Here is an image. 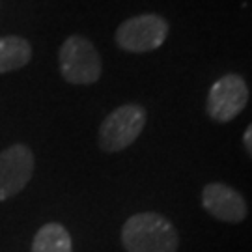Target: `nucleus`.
<instances>
[{
    "instance_id": "2",
    "label": "nucleus",
    "mask_w": 252,
    "mask_h": 252,
    "mask_svg": "<svg viewBox=\"0 0 252 252\" xmlns=\"http://www.w3.org/2000/svg\"><path fill=\"white\" fill-rule=\"evenodd\" d=\"M60 73L69 84H94L99 81L103 62L90 39L82 36H69L58 53Z\"/></svg>"
},
{
    "instance_id": "9",
    "label": "nucleus",
    "mask_w": 252,
    "mask_h": 252,
    "mask_svg": "<svg viewBox=\"0 0 252 252\" xmlns=\"http://www.w3.org/2000/svg\"><path fill=\"white\" fill-rule=\"evenodd\" d=\"M32 58V47L25 37H0V73H9L25 67Z\"/></svg>"
},
{
    "instance_id": "1",
    "label": "nucleus",
    "mask_w": 252,
    "mask_h": 252,
    "mask_svg": "<svg viewBox=\"0 0 252 252\" xmlns=\"http://www.w3.org/2000/svg\"><path fill=\"white\" fill-rule=\"evenodd\" d=\"M122 245L127 252H176L180 234L164 215L144 211L129 217L122 228Z\"/></svg>"
},
{
    "instance_id": "10",
    "label": "nucleus",
    "mask_w": 252,
    "mask_h": 252,
    "mask_svg": "<svg viewBox=\"0 0 252 252\" xmlns=\"http://www.w3.org/2000/svg\"><path fill=\"white\" fill-rule=\"evenodd\" d=\"M243 144H245V150H247V153L251 155L252 159V124L247 129H245L243 133Z\"/></svg>"
},
{
    "instance_id": "3",
    "label": "nucleus",
    "mask_w": 252,
    "mask_h": 252,
    "mask_svg": "<svg viewBox=\"0 0 252 252\" xmlns=\"http://www.w3.org/2000/svg\"><path fill=\"white\" fill-rule=\"evenodd\" d=\"M146 118V108L136 103H127L114 108L99 127V148L107 153H116L129 148L142 133Z\"/></svg>"
},
{
    "instance_id": "5",
    "label": "nucleus",
    "mask_w": 252,
    "mask_h": 252,
    "mask_svg": "<svg viewBox=\"0 0 252 252\" xmlns=\"http://www.w3.org/2000/svg\"><path fill=\"white\" fill-rule=\"evenodd\" d=\"M249 103V86L241 75L228 73L209 88L206 101L207 116L219 124H228L243 112Z\"/></svg>"
},
{
    "instance_id": "8",
    "label": "nucleus",
    "mask_w": 252,
    "mask_h": 252,
    "mask_svg": "<svg viewBox=\"0 0 252 252\" xmlns=\"http://www.w3.org/2000/svg\"><path fill=\"white\" fill-rule=\"evenodd\" d=\"M32 252H73V239L60 222H47L34 235Z\"/></svg>"
},
{
    "instance_id": "6",
    "label": "nucleus",
    "mask_w": 252,
    "mask_h": 252,
    "mask_svg": "<svg viewBox=\"0 0 252 252\" xmlns=\"http://www.w3.org/2000/svg\"><path fill=\"white\" fill-rule=\"evenodd\" d=\"M34 174V153L25 144H13L0 153V202L13 198Z\"/></svg>"
},
{
    "instance_id": "7",
    "label": "nucleus",
    "mask_w": 252,
    "mask_h": 252,
    "mask_svg": "<svg viewBox=\"0 0 252 252\" xmlns=\"http://www.w3.org/2000/svg\"><path fill=\"white\" fill-rule=\"evenodd\" d=\"M202 207L213 219L228 224H239L249 215L243 194L226 183H207L202 189Z\"/></svg>"
},
{
    "instance_id": "4",
    "label": "nucleus",
    "mask_w": 252,
    "mask_h": 252,
    "mask_svg": "<svg viewBox=\"0 0 252 252\" xmlns=\"http://www.w3.org/2000/svg\"><path fill=\"white\" fill-rule=\"evenodd\" d=\"M168 37V23L157 13H144L124 21L116 30V43L127 53H150Z\"/></svg>"
}]
</instances>
